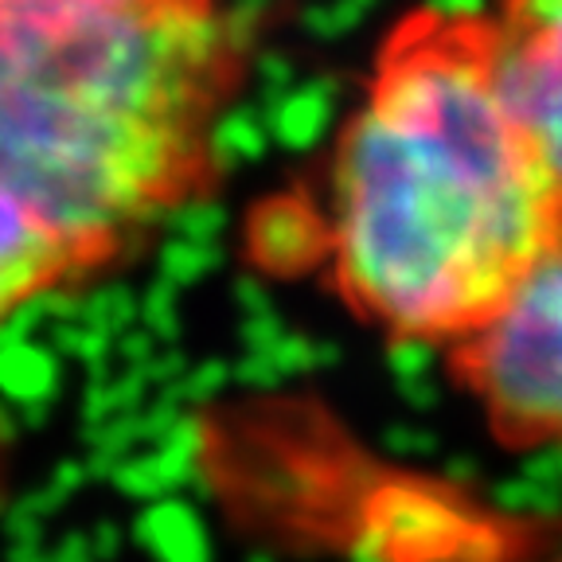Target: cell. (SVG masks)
<instances>
[{
  "mask_svg": "<svg viewBox=\"0 0 562 562\" xmlns=\"http://www.w3.org/2000/svg\"><path fill=\"white\" fill-rule=\"evenodd\" d=\"M449 368L504 446H562V227L512 297L453 344Z\"/></svg>",
  "mask_w": 562,
  "mask_h": 562,
  "instance_id": "3",
  "label": "cell"
},
{
  "mask_svg": "<svg viewBox=\"0 0 562 562\" xmlns=\"http://www.w3.org/2000/svg\"><path fill=\"white\" fill-rule=\"evenodd\" d=\"M527 551L536 562H562V531L539 539V543H531V536H527Z\"/></svg>",
  "mask_w": 562,
  "mask_h": 562,
  "instance_id": "7",
  "label": "cell"
},
{
  "mask_svg": "<svg viewBox=\"0 0 562 562\" xmlns=\"http://www.w3.org/2000/svg\"><path fill=\"white\" fill-rule=\"evenodd\" d=\"M492 27L504 98L562 192V0H501Z\"/></svg>",
  "mask_w": 562,
  "mask_h": 562,
  "instance_id": "4",
  "label": "cell"
},
{
  "mask_svg": "<svg viewBox=\"0 0 562 562\" xmlns=\"http://www.w3.org/2000/svg\"><path fill=\"white\" fill-rule=\"evenodd\" d=\"M149 9H223V0H0V20H79Z\"/></svg>",
  "mask_w": 562,
  "mask_h": 562,
  "instance_id": "6",
  "label": "cell"
},
{
  "mask_svg": "<svg viewBox=\"0 0 562 562\" xmlns=\"http://www.w3.org/2000/svg\"><path fill=\"white\" fill-rule=\"evenodd\" d=\"M395 562H426V559H395ZM434 562H465V559H434Z\"/></svg>",
  "mask_w": 562,
  "mask_h": 562,
  "instance_id": "8",
  "label": "cell"
},
{
  "mask_svg": "<svg viewBox=\"0 0 562 562\" xmlns=\"http://www.w3.org/2000/svg\"><path fill=\"white\" fill-rule=\"evenodd\" d=\"M243 75L227 9L0 20V184L117 262L215 184Z\"/></svg>",
  "mask_w": 562,
  "mask_h": 562,
  "instance_id": "2",
  "label": "cell"
},
{
  "mask_svg": "<svg viewBox=\"0 0 562 562\" xmlns=\"http://www.w3.org/2000/svg\"><path fill=\"white\" fill-rule=\"evenodd\" d=\"M325 285L391 340L457 344L562 227V192L512 114L492 16L414 9L375 52L308 207Z\"/></svg>",
  "mask_w": 562,
  "mask_h": 562,
  "instance_id": "1",
  "label": "cell"
},
{
  "mask_svg": "<svg viewBox=\"0 0 562 562\" xmlns=\"http://www.w3.org/2000/svg\"><path fill=\"white\" fill-rule=\"evenodd\" d=\"M105 266L110 258L102 250L55 227L9 184H0V325L32 301L94 278Z\"/></svg>",
  "mask_w": 562,
  "mask_h": 562,
  "instance_id": "5",
  "label": "cell"
}]
</instances>
